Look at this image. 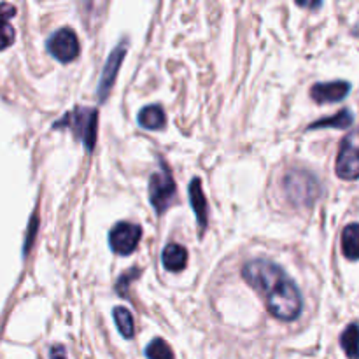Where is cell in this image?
Instances as JSON below:
<instances>
[{
	"instance_id": "cell-10",
	"label": "cell",
	"mask_w": 359,
	"mask_h": 359,
	"mask_svg": "<svg viewBox=\"0 0 359 359\" xmlns=\"http://www.w3.org/2000/svg\"><path fill=\"white\" fill-rule=\"evenodd\" d=\"M189 202H191L193 210L196 214V221H198L200 231H203L207 228V219H209V205H207V198L203 195L202 182L200 179H193L189 182Z\"/></svg>"
},
{
	"instance_id": "cell-17",
	"label": "cell",
	"mask_w": 359,
	"mask_h": 359,
	"mask_svg": "<svg viewBox=\"0 0 359 359\" xmlns=\"http://www.w3.org/2000/svg\"><path fill=\"white\" fill-rule=\"evenodd\" d=\"M114 323L118 326L119 333L125 339H132L135 335V325H133V318L130 314L128 309L125 307H116L114 309Z\"/></svg>"
},
{
	"instance_id": "cell-8",
	"label": "cell",
	"mask_w": 359,
	"mask_h": 359,
	"mask_svg": "<svg viewBox=\"0 0 359 359\" xmlns=\"http://www.w3.org/2000/svg\"><path fill=\"white\" fill-rule=\"evenodd\" d=\"M125 53L126 44L121 42V44L116 46V48L112 49L111 55H109L107 62H105L104 65V72H102L100 83H98V100L100 102H105V98H107L109 91H111L112 84H114L116 81V76H118V70L119 67H121L123 58H125Z\"/></svg>"
},
{
	"instance_id": "cell-20",
	"label": "cell",
	"mask_w": 359,
	"mask_h": 359,
	"mask_svg": "<svg viewBox=\"0 0 359 359\" xmlns=\"http://www.w3.org/2000/svg\"><path fill=\"white\" fill-rule=\"evenodd\" d=\"M298 6H304V7H319V6H321V4H302V2H298Z\"/></svg>"
},
{
	"instance_id": "cell-3",
	"label": "cell",
	"mask_w": 359,
	"mask_h": 359,
	"mask_svg": "<svg viewBox=\"0 0 359 359\" xmlns=\"http://www.w3.org/2000/svg\"><path fill=\"white\" fill-rule=\"evenodd\" d=\"M284 189L287 198L297 205H309L318 196V181L314 175L304 170H291L284 177Z\"/></svg>"
},
{
	"instance_id": "cell-19",
	"label": "cell",
	"mask_w": 359,
	"mask_h": 359,
	"mask_svg": "<svg viewBox=\"0 0 359 359\" xmlns=\"http://www.w3.org/2000/svg\"><path fill=\"white\" fill-rule=\"evenodd\" d=\"M49 358L51 359H67V353L62 346H55L49 351Z\"/></svg>"
},
{
	"instance_id": "cell-15",
	"label": "cell",
	"mask_w": 359,
	"mask_h": 359,
	"mask_svg": "<svg viewBox=\"0 0 359 359\" xmlns=\"http://www.w3.org/2000/svg\"><path fill=\"white\" fill-rule=\"evenodd\" d=\"M340 346L349 359H359V326L349 325L340 337Z\"/></svg>"
},
{
	"instance_id": "cell-13",
	"label": "cell",
	"mask_w": 359,
	"mask_h": 359,
	"mask_svg": "<svg viewBox=\"0 0 359 359\" xmlns=\"http://www.w3.org/2000/svg\"><path fill=\"white\" fill-rule=\"evenodd\" d=\"M16 7L11 4H0V49H6L14 41V28L11 27L9 18L14 16Z\"/></svg>"
},
{
	"instance_id": "cell-18",
	"label": "cell",
	"mask_w": 359,
	"mask_h": 359,
	"mask_svg": "<svg viewBox=\"0 0 359 359\" xmlns=\"http://www.w3.org/2000/svg\"><path fill=\"white\" fill-rule=\"evenodd\" d=\"M146 356L147 359H174V353L165 340L154 339L146 347Z\"/></svg>"
},
{
	"instance_id": "cell-6",
	"label": "cell",
	"mask_w": 359,
	"mask_h": 359,
	"mask_svg": "<svg viewBox=\"0 0 359 359\" xmlns=\"http://www.w3.org/2000/svg\"><path fill=\"white\" fill-rule=\"evenodd\" d=\"M142 237V228L133 223H118L109 233L111 249L119 256H130L139 245Z\"/></svg>"
},
{
	"instance_id": "cell-11",
	"label": "cell",
	"mask_w": 359,
	"mask_h": 359,
	"mask_svg": "<svg viewBox=\"0 0 359 359\" xmlns=\"http://www.w3.org/2000/svg\"><path fill=\"white\" fill-rule=\"evenodd\" d=\"M161 263L168 272H181L188 265V251L179 244H168L161 252Z\"/></svg>"
},
{
	"instance_id": "cell-16",
	"label": "cell",
	"mask_w": 359,
	"mask_h": 359,
	"mask_svg": "<svg viewBox=\"0 0 359 359\" xmlns=\"http://www.w3.org/2000/svg\"><path fill=\"white\" fill-rule=\"evenodd\" d=\"M354 116L349 109H342L339 114H335L333 118H325L319 119V121L312 123L311 130L316 128H347V126L353 125Z\"/></svg>"
},
{
	"instance_id": "cell-12",
	"label": "cell",
	"mask_w": 359,
	"mask_h": 359,
	"mask_svg": "<svg viewBox=\"0 0 359 359\" xmlns=\"http://www.w3.org/2000/svg\"><path fill=\"white\" fill-rule=\"evenodd\" d=\"M137 119H139V125L147 130L163 128L165 121H167L163 109L160 105H146L144 109H140L139 118Z\"/></svg>"
},
{
	"instance_id": "cell-7",
	"label": "cell",
	"mask_w": 359,
	"mask_h": 359,
	"mask_svg": "<svg viewBox=\"0 0 359 359\" xmlns=\"http://www.w3.org/2000/svg\"><path fill=\"white\" fill-rule=\"evenodd\" d=\"M48 51L62 63L76 60L81 51L76 32L70 30V28H60L58 32H55V34L49 37Z\"/></svg>"
},
{
	"instance_id": "cell-4",
	"label": "cell",
	"mask_w": 359,
	"mask_h": 359,
	"mask_svg": "<svg viewBox=\"0 0 359 359\" xmlns=\"http://www.w3.org/2000/svg\"><path fill=\"white\" fill-rule=\"evenodd\" d=\"M175 182L170 170L161 163V168L149 179V200L158 214H163L175 202Z\"/></svg>"
},
{
	"instance_id": "cell-1",
	"label": "cell",
	"mask_w": 359,
	"mask_h": 359,
	"mask_svg": "<svg viewBox=\"0 0 359 359\" xmlns=\"http://www.w3.org/2000/svg\"><path fill=\"white\" fill-rule=\"evenodd\" d=\"M245 283L265 298L266 309L280 321H294L302 314L304 300L297 284L277 263L270 259H252L242 269Z\"/></svg>"
},
{
	"instance_id": "cell-14",
	"label": "cell",
	"mask_w": 359,
	"mask_h": 359,
	"mask_svg": "<svg viewBox=\"0 0 359 359\" xmlns=\"http://www.w3.org/2000/svg\"><path fill=\"white\" fill-rule=\"evenodd\" d=\"M342 252L347 259H359V224H349L342 231Z\"/></svg>"
},
{
	"instance_id": "cell-2",
	"label": "cell",
	"mask_w": 359,
	"mask_h": 359,
	"mask_svg": "<svg viewBox=\"0 0 359 359\" xmlns=\"http://www.w3.org/2000/svg\"><path fill=\"white\" fill-rule=\"evenodd\" d=\"M97 121L98 112L95 109L76 107L72 112H67L60 121H56L53 128H70L77 139L83 140L86 151H91L97 139Z\"/></svg>"
},
{
	"instance_id": "cell-9",
	"label": "cell",
	"mask_w": 359,
	"mask_h": 359,
	"mask_svg": "<svg viewBox=\"0 0 359 359\" xmlns=\"http://www.w3.org/2000/svg\"><path fill=\"white\" fill-rule=\"evenodd\" d=\"M351 84L346 81H333V83H318L312 86L311 97L318 104H332L340 102L349 95Z\"/></svg>"
},
{
	"instance_id": "cell-5",
	"label": "cell",
	"mask_w": 359,
	"mask_h": 359,
	"mask_svg": "<svg viewBox=\"0 0 359 359\" xmlns=\"http://www.w3.org/2000/svg\"><path fill=\"white\" fill-rule=\"evenodd\" d=\"M337 175L346 181L359 179V128L347 133L337 158Z\"/></svg>"
}]
</instances>
